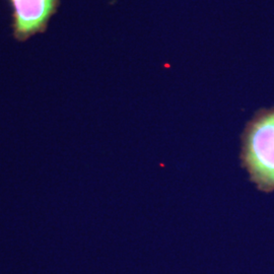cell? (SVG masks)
I'll return each instance as SVG.
<instances>
[{"label":"cell","mask_w":274,"mask_h":274,"mask_svg":"<svg viewBox=\"0 0 274 274\" xmlns=\"http://www.w3.org/2000/svg\"><path fill=\"white\" fill-rule=\"evenodd\" d=\"M11 7V30L18 42L43 34L58 11L60 0H8Z\"/></svg>","instance_id":"obj_2"},{"label":"cell","mask_w":274,"mask_h":274,"mask_svg":"<svg viewBox=\"0 0 274 274\" xmlns=\"http://www.w3.org/2000/svg\"><path fill=\"white\" fill-rule=\"evenodd\" d=\"M246 164L261 188H274V110L261 115L250 127Z\"/></svg>","instance_id":"obj_1"}]
</instances>
